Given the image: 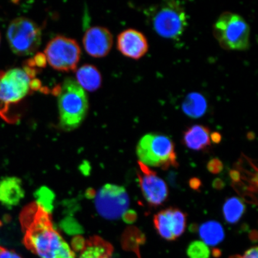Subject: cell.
I'll return each instance as SVG.
<instances>
[{
  "label": "cell",
  "instance_id": "obj_30",
  "mask_svg": "<svg viewBox=\"0 0 258 258\" xmlns=\"http://www.w3.org/2000/svg\"><path fill=\"white\" fill-rule=\"evenodd\" d=\"M225 186L224 180L220 178H216L212 182L213 188L215 189L221 190L224 188Z\"/></svg>",
  "mask_w": 258,
  "mask_h": 258
},
{
  "label": "cell",
  "instance_id": "obj_19",
  "mask_svg": "<svg viewBox=\"0 0 258 258\" xmlns=\"http://www.w3.org/2000/svg\"><path fill=\"white\" fill-rule=\"evenodd\" d=\"M246 211V206L243 201L236 197L226 200L222 208L226 222L230 224H237Z\"/></svg>",
  "mask_w": 258,
  "mask_h": 258
},
{
  "label": "cell",
  "instance_id": "obj_29",
  "mask_svg": "<svg viewBox=\"0 0 258 258\" xmlns=\"http://www.w3.org/2000/svg\"><path fill=\"white\" fill-rule=\"evenodd\" d=\"M167 180L170 185L173 187H177V173L173 171H171L167 175Z\"/></svg>",
  "mask_w": 258,
  "mask_h": 258
},
{
  "label": "cell",
  "instance_id": "obj_13",
  "mask_svg": "<svg viewBox=\"0 0 258 258\" xmlns=\"http://www.w3.org/2000/svg\"><path fill=\"white\" fill-rule=\"evenodd\" d=\"M25 191L20 179L6 176L0 179V203L8 209L18 206L24 199Z\"/></svg>",
  "mask_w": 258,
  "mask_h": 258
},
{
  "label": "cell",
  "instance_id": "obj_7",
  "mask_svg": "<svg viewBox=\"0 0 258 258\" xmlns=\"http://www.w3.org/2000/svg\"><path fill=\"white\" fill-rule=\"evenodd\" d=\"M7 38L14 53L19 56L30 55L40 46L41 31L37 24L31 19L18 18L10 24Z\"/></svg>",
  "mask_w": 258,
  "mask_h": 258
},
{
  "label": "cell",
  "instance_id": "obj_22",
  "mask_svg": "<svg viewBox=\"0 0 258 258\" xmlns=\"http://www.w3.org/2000/svg\"><path fill=\"white\" fill-rule=\"evenodd\" d=\"M187 254L190 258H209L210 250L203 241H195L189 245Z\"/></svg>",
  "mask_w": 258,
  "mask_h": 258
},
{
  "label": "cell",
  "instance_id": "obj_18",
  "mask_svg": "<svg viewBox=\"0 0 258 258\" xmlns=\"http://www.w3.org/2000/svg\"><path fill=\"white\" fill-rule=\"evenodd\" d=\"M182 110L189 117L196 118L202 117L207 110V101L199 93H191L186 97L182 103Z\"/></svg>",
  "mask_w": 258,
  "mask_h": 258
},
{
  "label": "cell",
  "instance_id": "obj_35",
  "mask_svg": "<svg viewBox=\"0 0 258 258\" xmlns=\"http://www.w3.org/2000/svg\"><path fill=\"white\" fill-rule=\"evenodd\" d=\"M0 41H1V36H0Z\"/></svg>",
  "mask_w": 258,
  "mask_h": 258
},
{
  "label": "cell",
  "instance_id": "obj_20",
  "mask_svg": "<svg viewBox=\"0 0 258 258\" xmlns=\"http://www.w3.org/2000/svg\"><path fill=\"white\" fill-rule=\"evenodd\" d=\"M154 224L157 233L164 239L168 241L176 240L172 233V224H171L168 209L163 210L155 215Z\"/></svg>",
  "mask_w": 258,
  "mask_h": 258
},
{
  "label": "cell",
  "instance_id": "obj_17",
  "mask_svg": "<svg viewBox=\"0 0 258 258\" xmlns=\"http://www.w3.org/2000/svg\"><path fill=\"white\" fill-rule=\"evenodd\" d=\"M200 237L206 245L214 246L221 243L225 238V232L222 225L218 221L205 222L199 228Z\"/></svg>",
  "mask_w": 258,
  "mask_h": 258
},
{
  "label": "cell",
  "instance_id": "obj_16",
  "mask_svg": "<svg viewBox=\"0 0 258 258\" xmlns=\"http://www.w3.org/2000/svg\"><path fill=\"white\" fill-rule=\"evenodd\" d=\"M77 83L83 89L93 92L101 85L102 77L99 71L92 64H86L80 68L76 73Z\"/></svg>",
  "mask_w": 258,
  "mask_h": 258
},
{
  "label": "cell",
  "instance_id": "obj_21",
  "mask_svg": "<svg viewBox=\"0 0 258 258\" xmlns=\"http://www.w3.org/2000/svg\"><path fill=\"white\" fill-rule=\"evenodd\" d=\"M172 224V233L174 237L181 236L184 233L186 227V215L185 213L177 208H168Z\"/></svg>",
  "mask_w": 258,
  "mask_h": 258
},
{
  "label": "cell",
  "instance_id": "obj_3",
  "mask_svg": "<svg viewBox=\"0 0 258 258\" xmlns=\"http://www.w3.org/2000/svg\"><path fill=\"white\" fill-rule=\"evenodd\" d=\"M34 79L18 68L0 72V117L3 120L11 123L17 121L12 109L33 91Z\"/></svg>",
  "mask_w": 258,
  "mask_h": 258
},
{
  "label": "cell",
  "instance_id": "obj_12",
  "mask_svg": "<svg viewBox=\"0 0 258 258\" xmlns=\"http://www.w3.org/2000/svg\"><path fill=\"white\" fill-rule=\"evenodd\" d=\"M113 44L112 35L107 29L94 27L87 30L83 37V45L86 52L93 57L107 55Z\"/></svg>",
  "mask_w": 258,
  "mask_h": 258
},
{
  "label": "cell",
  "instance_id": "obj_32",
  "mask_svg": "<svg viewBox=\"0 0 258 258\" xmlns=\"http://www.w3.org/2000/svg\"><path fill=\"white\" fill-rule=\"evenodd\" d=\"M230 176L233 182H239L240 180V173L238 171L232 170L230 172Z\"/></svg>",
  "mask_w": 258,
  "mask_h": 258
},
{
  "label": "cell",
  "instance_id": "obj_5",
  "mask_svg": "<svg viewBox=\"0 0 258 258\" xmlns=\"http://www.w3.org/2000/svg\"><path fill=\"white\" fill-rule=\"evenodd\" d=\"M148 18L156 33L169 39L181 36L188 21L183 6L175 1L164 2L150 8Z\"/></svg>",
  "mask_w": 258,
  "mask_h": 258
},
{
  "label": "cell",
  "instance_id": "obj_27",
  "mask_svg": "<svg viewBox=\"0 0 258 258\" xmlns=\"http://www.w3.org/2000/svg\"><path fill=\"white\" fill-rule=\"evenodd\" d=\"M257 247L256 246L250 248L243 255H235L230 258H257Z\"/></svg>",
  "mask_w": 258,
  "mask_h": 258
},
{
  "label": "cell",
  "instance_id": "obj_14",
  "mask_svg": "<svg viewBox=\"0 0 258 258\" xmlns=\"http://www.w3.org/2000/svg\"><path fill=\"white\" fill-rule=\"evenodd\" d=\"M182 143L190 150H205L211 146V132L203 125H191L183 132Z\"/></svg>",
  "mask_w": 258,
  "mask_h": 258
},
{
  "label": "cell",
  "instance_id": "obj_2",
  "mask_svg": "<svg viewBox=\"0 0 258 258\" xmlns=\"http://www.w3.org/2000/svg\"><path fill=\"white\" fill-rule=\"evenodd\" d=\"M55 91L58 96L60 127L67 131L79 127L88 111V99L85 90L76 81L69 78Z\"/></svg>",
  "mask_w": 258,
  "mask_h": 258
},
{
  "label": "cell",
  "instance_id": "obj_33",
  "mask_svg": "<svg viewBox=\"0 0 258 258\" xmlns=\"http://www.w3.org/2000/svg\"><path fill=\"white\" fill-rule=\"evenodd\" d=\"M199 230V227L198 224H192L190 225L189 227V230L191 233H196V232L198 231Z\"/></svg>",
  "mask_w": 258,
  "mask_h": 258
},
{
  "label": "cell",
  "instance_id": "obj_25",
  "mask_svg": "<svg viewBox=\"0 0 258 258\" xmlns=\"http://www.w3.org/2000/svg\"><path fill=\"white\" fill-rule=\"evenodd\" d=\"M0 258H23L15 252V251L9 250L5 247L0 246Z\"/></svg>",
  "mask_w": 258,
  "mask_h": 258
},
{
  "label": "cell",
  "instance_id": "obj_24",
  "mask_svg": "<svg viewBox=\"0 0 258 258\" xmlns=\"http://www.w3.org/2000/svg\"><path fill=\"white\" fill-rule=\"evenodd\" d=\"M47 63V59L46 56L43 53H37L35 54L33 59L28 60V62H26L28 66L35 68H43L46 67Z\"/></svg>",
  "mask_w": 258,
  "mask_h": 258
},
{
  "label": "cell",
  "instance_id": "obj_15",
  "mask_svg": "<svg viewBox=\"0 0 258 258\" xmlns=\"http://www.w3.org/2000/svg\"><path fill=\"white\" fill-rule=\"evenodd\" d=\"M78 258H112L111 245L98 237H94L84 242L79 249Z\"/></svg>",
  "mask_w": 258,
  "mask_h": 258
},
{
  "label": "cell",
  "instance_id": "obj_11",
  "mask_svg": "<svg viewBox=\"0 0 258 258\" xmlns=\"http://www.w3.org/2000/svg\"><path fill=\"white\" fill-rule=\"evenodd\" d=\"M117 45L118 50L124 56L135 60L144 56L149 49L146 37L134 29L121 32L117 37Z\"/></svg>",
  "mask_w": 258,
  "mask_h": 258
},
{
  "label": "cell",
  "instance_id": "obj_23",
  "mask_svg": "<svg viewBox=\"0 0 258 258\" xmlns=\"http://www.w3.org/2000/svg\"><path fill=\"white\" fill-rule=\"evenodd\" d=\"M207 169L210 173L217 175L224 169V164L218 158H214L207 164Z\"/></svg>",
  "mask_w": 258,
  "mask_h": 258
},
{
  "label": "cell",
  "instance_id": "obj_4",
  "mask_svg": "<svg viewBox=\"0 0 258 258\" xmlns=\"http://www.w3.org/2000/svg\"><path fill=\"white\" fill-rule=\"evenodd\" d=\"M137 154L140 160L139 162L148 167L167 170L170 167L178 166L175 144L165 135L154 133L145 135L139 141Z\"/></svg>",
  "mask_w": 258,
  "mask_h": 258
},
{
  "label": "cell",
  "instance_id": "obj_6",
  "mask_svg": "<svg viewBox=\"0 0 258 258\" xmlns=\"http://www.w3.org/2000/svg\"><path fill=\"white\" fill-rule=\"evenodd\" d=\"M250 27L239 15L224 12L215 22L214 34L226 50H245L250 44Z\"/></svg>",
  "mask_w": 258,
  "mask_h": 258
},
{
  "label": "cell",
  "instance_id": "obj_9",
  "mask_svg": "<svg viewBox=\"0 0 258 258\" xmlns=\"http://www.w3.org/2000/svg\"><path fill=\"white\" fill-rule=\"evenodd\" d=\"M44 53L47 62L53 69L68 72L76 69L80 59L81 50L76 40L58 35L48 42Z\"/></svg>",
  "mask_w": 258,
  "mask_h": 258
},
{
  "label": "cell",
  "instance_id": "obj_31",
  "mask_svg": "<svg viewBox=\"0 0 258 258\" xmlns=\"http://www.w3.org/2000/svg\"><path fill=\"white\" fill-rule=\"evenodd\" d=\"M222 140L221 135L218 132H214L211 134V141L214 144H219Z\"/></svg>",
  "mask_w": 258,
  "mask_h": 258
},
{
  "label": "cell",
  "instance_id": "obj_28",
  "mask_svg": "<svg viewBox=\"0 0 258 258\" xmlns=\"http://www.w3.org/2000/svg\"><path fill=\"white\" fill-rule=\"evenodd\" d=\"M189 185L195 191H199L202 186V183L201 180L198 177H192L189 180Z\"/></svg>",
  "mask_w": 258,
  "mask_h": 258
},
{
  "label": "cell",
  "instance_id": "obj_8",
  "mask_svg": "<svg viewBox=\"0 0 258 258\" xmlns=\"http://www.w3.org/2000/svg\"><path fill=\"white\" fill-rule=\"evenodd\" d=\"M94 203L96 212L102 218L114 221L128 211L130 199L123 186L107 183L97 191Z\"/></svg>",
  "mask_w": 258,
  "mask_h": 258
},
{
  "label": "cell",
  "instance_id": "obj_10",
  "mask_svg": "<svg viewBox=\"0 0 258 258\" xmlns=\"http://www.w3.org/2000/svg\"><path fill=\"white\" fill-rule=\"evenodd\" d=\"M139 165L143 173L139 174V179L144 198L153 207L162 205L169 195L166 182L148 166L140 162H139Z\"/></svg>",
  "mask_w": 258,
  "mask_h": 258
},
{
  "label": "cell",
  "instance_id": "obj_34",
  "mask_svg": "<svg viewBox=\"0 0 258 258\" xmlns=\"http://www.w3.org/2000/svg\"><path fill=\"white\" fill-rule=\"evenodd\" d=\"M250 238L251 240L257 241V231L253 230L250 233Z\"/></svg>",
  "mask_w": 258,
  "mask_h": 258
},
{
  "label": "cell",
  "instance_id": "obj_1",
  "mask_svg": "<svg viewBox=\"0 0 258 258\" xmlns=\"http://www.w3.org/2000/svg\"><path fill=\"white\" fill-rule=\"evenodd\" d=\"M21 222L26 247L41 258H76L69 244L54 228L49 213L37 203L24 210Z\"/></svg>",
  "mask_w": 258,
  "mask_h": 258
},
{
  "label": "cell",
  "instance_id": "obj_26",
  "mask_svg": "<svg viewBox=\"0 0 258 258\" xmlns=\"http://www.w3.org/2000/svg\"><path fill=\"white\" fill-rule=\"evenodd\" d=\"M137 214L133 210H128L122 216V219L127 224H133L137 219Z\"/></svg>",
  "mask_w": 258,
  "mask_h": 258
}]
</instances>
